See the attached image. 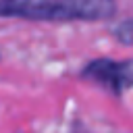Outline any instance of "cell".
Wrapping results in <instances>:
<instances>
[{
  "instance_id": "cell-1",
  "label": "cell",
  "mask_w": 133,
  "mask_h": 133,
  "mask_svg": "<svg viewBox=\"0 0 133 133\" xmlns=\"http://www.w3.org/2000/svg\"><path fill=\"white\" fill-rule=\"evenodd\" d=\"M114 0H0V17L29 21H106Z\"/></svg>"
},
{
  "instance_id": "cell-2",
  "label": "cell",
  "mask_w": 133,
  "mask_h": 133,
  "mask_svg": "<svg viewBox=\"0 0 133 133\" xmlns=\"http://www.w3.org/2000/svg\"><path fill=\"white\" fill-rule=\"evenodd\" d=\"M83 79H89L110 94L121 96L125 89L133 87V58L127 60H110V58H98L83 66L81 71Z\"/></svg>"
},
{
  "instance_id": "cell-3",
  "label": "cell",
  "mask_w": 133,
  "mask_h": 133,
  "mask_svg": "<svg viewBox=\"0 0 133 133\" xmlns=\"http://www.w3.org/2000/svg\"><path fill=\"white\" fill-rule=\"evenodd\" d=\"M110 31H112V35H114L121 44L133 46V21H123V23L114 25Z\"/></svg>"
}]
</instances>
